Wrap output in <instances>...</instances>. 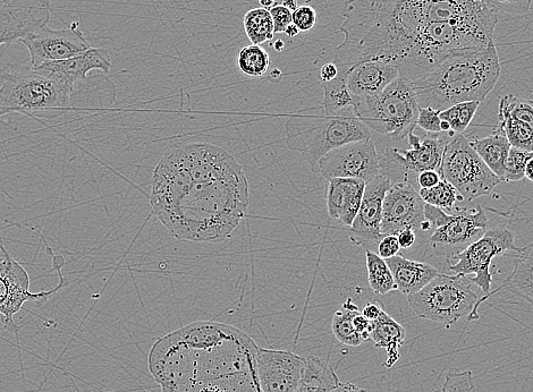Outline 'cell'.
I'll return each mask as SVG.
<instances>
[{
    "mask_svg": "<svg viewBox=\"0 0 533 392\" xmlns=\"http://www.w3.org/2000/svg\"><path fill=\"white\" fill-rule=\"evenodd\" d=\"M20 42L28 48L30 65L33 67L65 61L92 48L78 22L62 30L50 29L48 24L42 25L28 33Z\"/></svg>",
    "mask_w": 533,
    "mask_h": 392,
    "instance_id": "4fadbf2b",
    "label": "cell"
},
{
    "mask_svg": "<svg viewBox=\"0 0 533 392\" xmlns=\"http://www.w3.org/2000/svg\"><path fill=\"white\" fill-rule=\"evenodd\" d=\"M469 278L439 274L418 293L408 296L411 309L419 318L452 326L465 317L478 320L479 296L472 291Z\"/></svg>",
    "mask_w": 533,
    "mask_h": 392,
    "instance_id": "ba28073f",
    "label": "cell"
},
{
    "mask_svg": "<svg viewBox=\"0 0 533 392\" xmlns=\"http://www.w3.org/2000/svg\"><path fill=\"white\" fill-rule=\"evenodd\" d=\"M495 42L456 50L423 78L414 81L420 108L443 110L461 102L484 101L501 76Z\"/></svg>",
    "mask_w": 533,
    "mask_h": 392,
    "instance_id": "277c9868",
    "label": "cell"
},
{
    "mask_svg": "<svg viewBox=\"0 0 533 392\" xmlns=\"http://www.w3.org/2000/svg\"><path fill=\"white\" fill-rule=\"evenodd\" d=\"M504 288L533 306V243L516 253L511 274L506 277L503 285L490 292L487 298Z\"/></svg>",
    "mask_w": 533,
    "mask_h": 392,
    "instance_id": "cb8c5ba5",
    "label": "cell"
},
{
    "mask_svg": "<svg viewBox=\"0 0 533 392\" xmlns=\"http://www.w3.org/2000/svg\"><path fill=\"white\" fill-rule=\"evenodd\" d=\"M338 383L340 379L331 366L319 357L309 356L306 370L295 392H333Z\"/></svg>",
    "mask_w": 533,
    "mask_h": 392,
    "instance_id": "4316f807",
    "label": "cell"
},
{
    "mask_svg": "<svg viewBox=\"0 0 533 392\" xmlns=\"http://www.w3.org/2000/svg\"><path fill=\"white\" fill-rule=\"evenodd\" d=\"M366 182L355 178H332L327 184L328 215L345 227H352L361 207Z\"/></svg>",
    "mask_w": 533,
    "mask_h": 392,
    "instance_id": "44dd1931",
    "label": "cell"
},
{
    "mask_svg": "<svg viewBox=\"0 0 533 392\" xmlns=\"http://www.w3.org/2000/svg\"><path fill=\"white\" fill-rule=\"evenodd\" d=\"M400 73L392 65L382 62H365L350 68L348 88L354 98L378 96Z\"/></svg>",
    "mask_w": 533,
    "mask_h": 392,
    "instance_id": "7402d4cb",
    "label": "cell"
},
{
    "mask_svg": "<svg viewBox=\"0 0 533 392\" xmlns=\"http://www.w3.org/2000/svg\"><path fill=\"white\" fill-rule=\"evenodd\" d=\"M475 390V382L470 371L448 373L442 388L443 392H475Z\"/></svg>",
    "mask_w": 533,
    "mask_h": 392,
    "instance_id": "74e56055",
    "label": "cell"
},
{
    "mask_svg": "<svg viewBox=\"0 0 533 392\" xmlns=\"http://www.w3.org/2000/svg\"><path fill=\"white\" fill-rule=\"evenodd\" d=\"M282 79V72L279 70H273L268 72V80L273 83H278Z\"/></svg>",
    "mask_w": 533,
    "mask_h": 392,
    "instance_id": "816d5d0a",
    "label": "cell"
},
{
    "mask_svg": "<svg viewBox=\"0 0 533 392\" xmlns=\"http://www.w3.org/2000/svg\"><path fill=\"white\" fill-rule=\"evenodd\" d=\"M292 23L300 32H308L316 27L317 12L310 5H303L296 8L292 13Z\"/></svg>",
    "mask_w": 533,
    "mask_h": 392,
    "instance_id": "f35d334b",
    "label": "cell"
},
{
    "mask_svg": "<svg viewBox=\"0 0 533 392\" xmlns=\"http://www.w3.org/2000/svg\"><path fill=\"white\" fill-rule=\"evenodd\" d=\"M354 110L369 130L402 140L416 129L420 106L413 82L399 76L378 96L355 98Z\"/></svg>",
    "mask_w": 533,
    "mask_h": 392,
    "instance_id": "52a82bcc",
    "label": "cell"
},
{
    "mask_svg": "<svg viewBox=\"0 0 533 392\" xmlns=\"http://www.w3.org/2000/svg\"><path fill=\"white\" fill-rule=\"evenodd\" d=\"M385 261L392 271L397 289L406 296L418 293L441 274L428 263L409 260L402 255Z\"/></svg>",
    "mask_w": 533,
    "mask_h": 392,
    "instance_id": "603a6c76",
    "label": "cell"
},
{
    "mask_svg": "<svg viewBox=\"0 0 533 392\" xmlns=\"http://www.w3.org/2000/svg\"><path fill=\"white\" fill-rule=\"evenodd\" d=\"M272 46L277 51H283L285 48L284 42L282 40L275 41V44H272Z\"/></svg>",
    "mask_w": 533,
    "mask_h": 392,
    "instance_id": "9f6ffc18",
    "label": "cell"
},
{
    "mask_svg": "<svg viewBox=\"0 0 533 392\" xmlns=\"http://www.w3.org/2000/svg\"><path fill=\"white\" fill-rule=\"evenodd\" d=\"M524 178H527V180L533 182V157L528 161L526 170H524Z\"/></svg>",
    "mask_w": 533,
    "mask_h": 392,
    "instance_id": "f907efd6",
    "label": "cell"
},
{
    "mask_svg": "<svg viewBox=\"0 0 533 392\" xmlns=\"http://www.w3.org/2000/svg\"><path fill=\"white\" fill-rule=\"evenodd\" d=\"M441 129H442V133H443V132H444V133H448V132L452 131V130H451V125L448 124L446 121H442V123H441Z\"/></svg>",
    "mask_w": 533,
    "mask_h": 392,
    "instance_id": "6f0895ef",
    "label": "cell"
},
{
    "mask_svg": "<svg viewBox=\"0 0 533 392\" xmlns=\"http://www.w3.org/2000/svg\"><path fill=\"white\" fill-rule=\"evenodd\" d=\"M149 201L177 240L221 242L247 216L249 184L226 150L209 143L172 142L155 168Z\"/></svg>",
    "mask_w": 533,
    "mask_h": 392,
    "instance_id": "7a4b0ae2",
    "label": "cell"
},
{
    "mask_svg": "<svg viewBox=\"0 0 533 392\" xmlns=\"http://www.w3.org/2000/svg\"><path fill=\"white\" fill-rule=\"evenodd\" d=\"M397 240H399L401 249H410L417 241L416 232L412 229H404L401 233L397 234Z\"/></svg>",
    "mask_w": 533,
    "mask_h": 392,
    "instance_id": "7dc6e473",
    "label": "cell"
},
{
    "mask_svg": "<svg viewBox=\"0 0 533 392\" xmlns=\"http://www.w3.org/2000/svg\"><path fill=\"white\" fill-rule=\"evenodd\" d=\"M338 75V67L337 65L333 63H327L323 67H321L319 76L321 82H329L337 78Z\"/></svg>",
    "mask_w": 533,
    "mask_h": 392,
    "instance_id": "c3c4849f",
    "label": "cell"
},
{
    "mask_svg": "<svg viewBox=\"0 0 533 392\" xmlns=\"http://www.w3.org/2000/svg\"><path fill=\"white\" fill-rule=\"evenodd\" d=\"M342 15L340 70L382 62L412 82L456 50L495 42L498 22L484 0H345Z\"/></svg>",
    "mask_w": 533,
    "mask_h": 392,
    "instance_id": "6da1fadb",
    "label": "cell"
},
{
    "mask_svg": "<svg viewBox=\"0 0 533 392\" xmlns=\"http://www.w3.org/2000/svg\"><path fill=\"white\" fill-rule=\"evenodd\" d=\"M286 144L318 172V163L329 151L352 142L371 139L369 127L355 114L354 107L336 114L290 117L285 125Z\"/></svg>",
    "mask_w": 533,
    "mask_h": 392,
    "instance_id": "8992f818",
    "label": "cell"
},
{
    "mask_svg": "<svg viewBox=\"0 0 533 392\" xmlns=\"http://www.w3.org/2000/svg\"><path fill=\"white\" fill-rule=\"evenodd\" d=\"M258 349L235 327L194 322L158 339L148 364L162 392H261Z\"/></svg>",
    "mask_w": 533,
    "mask_h": 392,
    "instance_id": "3957f363",
    "label": "cell"
},
{
    "mask_svg": "<svg viewBox=\"0 0 533 392\" xmlns=\"http://www.w3.org/2000/svg\"><path fill=\"white\" fill-rule=\"evenodd\" d=\"M470 143L489 169L499 180L504 181L506 161L512 148L506 136L495 130L492 135L476 139Z\"/></svg>",
    "mask_w": 533,
    "mask_h": 392,
    "instance_id": "484cf974",
    "label": "cell"
},
{
    "mask_svg": "<svg viewBox=\"0 0 533 392\" xmlns=\"http://www.w3.org/2000/svg\"><path fill=\"white\" fill-rule=\"evenodd\" d=\"M533 157V152H527L516 148H511L509 158L506 161L505 182H519L524 178V170L528 161Z\"/></svg>",
    "mask_w": 533,
    "mask_h": 392,
    "instance_id": "d590c367",
    "label": "cell"
},
{
    "mask_svg": "<svg viewBox=\"0 0 533 392\" xmlns=\"http://www.w3.org/2000/svg\"><path fill=\"white\" fill-rule=\"evenodd\" d=\"M244 30L252 45H262L275 36L273 17L266 8H253L244 16Z\"/></svg>",
    "mask_w": 533,
    "mask_h": 392,
    "instance_id": "f546056e",
    "label": "cell"
},
{
    "mask_svg": "<svg viewBox=\"0 0 533 392\" xmlns=\"http://www.w3.org/2000/svg\"><path fill=\"white\" fill-rule=\"evenodd\" d=\"M410 150L387 149L379 156L380 173L392 183L400 182L409 172L422 173L426 170L441 172L447 139L441 133H427L420 136L410 133Z\"/></svg>",
    "mask_w": 533,
    "mask_h": 392,
    "instance_id": "8fae6325",
    "label": "cell"
},
{
    "mask_svg": "<svg viewBox=\"0 0 533 392\" xmlns=\"http://www.w3.org/2000/svg\"><path fill=\"white\" fill-rule=\"evenodd\" d=\"M520 247L515 245V236L509 228L497 227L486 230L479 240L470 244L467 249L447 258L448 266L456 275L468 277L472 284H476L485 296L479 298L477 308L487 301L492 292L493 274L492 263L499 255L509 252L519 253Z\"/></svg>",
    "mask_w": 533,
    "mask_h": 392,
    "instance_id": "30bf717a",
    "label": "cell"
},
{
    "mask_svg": "<svg viewBox=\"0 0 533 392\" xmlns=\"http://www.w3.org/2000/svg\"><path fill=\"white\" fill-rule=\"evenodd\" d=\"M318 172L327 181L332 178H355L369 183L380 173L375 142H352L329 151L319 160Z\"/></svg>",
    "mask_w": 533,
    "mask_h": 392,
    "instance_id": "9a60e30c",
    "label": "cell"
},
{
    "mask_svg": "<svg viewBox=\"0 0 533 392\" xmlns=\"http://www.w3.org/2000/svg\"><path fill=\"white\" fill-rule=\"evenodd\" d=\"M383 304L378 301L368 302L365 308L362 309L361 314L370 322L377 320L384 312Z\"/></svg>",
    "mask_w": 533,
    "mask_h": 392,
    "instance_id": "bcb514c9",
    "label": "cell"
},
{
    "mask_svg": "<svg viewBox=\"0 0 533 392\" xmlns=\"http://www.w3.org/2000/svg\"><path fill=\"white\" fill-rule=\"evenodd\" d=\"M299 33H300V30L296 28L293 23L290 24L289 27H287V29L285 30V34L289 38L298 37Z\"/></svg>",
    "mask_w": 533,
    "mask_h": 392,
    "instance_id": "f5cc1de1",
    "label": "cell"
},
{
    "mask_svg": "<svg viewBox=\"0 0 533 392\" xmlns=\"http://www.w3.org/2000/svg\"><path fill=\"white\" fill-rule=\"evenodd\" d=\"M282 5L292 13L299 7L298 0H283Z\"/></svg>",
    "mask_w": 533,
    "mask_h": 392,
    "instance_id": "db71d44e",
    "label": "cell"
},
{
    "mask_svg": "<svg viewBox=\"0 0 533 392\" xmlns=\"http://www.w3.org/2000/svg\"><path fill=\"white\" fill-rule=\"evenodd\" d=\"M359 313L358 305L354 304L352 298H348L343 303L342 309L335 312L332 320V330L335 338L341 344L358 347L365 342L353 326V319Z\"/></svg>",
    "mask_w": 533,
    "mask_h": 392,
    "instance_id": "f1b7e54d",
    "label": "cell"
},
{
    "mask_svg": "<svg viewBox=\"0 0 533 392\" xmlns=\"http://www.w3.org/2000/svg\"><path fill=\"white\" fill-rule=\"evenodd\" d=\"M498 117H509L533 130V100L509 95L499 99Z\"/></svg>",
    "mask_w": 533,
    "mask_h": 392,
    "instance_id": "d6a6232c",
    "label": "cell"
},
{
    "mask_svg": "<svg viewBox=\"0 0 533 392\" xmlns=\"http://www.w3.org/2000/svg\"><path fill=\"white\" fill-rule=\"evenodd\" d=\"M391 185L392 182L382 174L366 185L358 216L350 227L351 241L365 247L366 250L377 251L378 244L384 237L382 234L384 200Z\"/></svg>",
    "mask_w": 533,
    "mask_h": 392,
    "instance_id": "ac0fdd59",
    "label": "cell"
},
{
    "mask_svg": "<svg viewBox=\"0 0 533 392\" xmlns=\"http://www.w3.org/2000/svg\"><path fill=\"white\" fill-rule=\"evenodd\" d=\"M353 326L362 339L365 340V342L370 339L371 322L366 317H363L361 312L355 315L353 319Z\"/></svg>",
    "mask_w": 533,
    "mask_h": 392,
    "instance_id": "f6af8a7d",
    "label": "cell"
},
{
    "mask_svg": "<svg viewBox=\"0 0 533 392\" xmlns=\"http://www.w3.org/2000/svg\"><path fill=\"white\" fill-rule=\"evenodd\" d=\"M439 174L455 187L464 201L489 195L502 182L463 134L456 135L446 144Z\"/></svg>",
    "mask_w": 533,
    "mask_h": 392,
    "instance_id": "9c48e42d",
    "label": "cell"
},
{
    "mask_svg": "<svg viewBox=\"0 0 533 392\" xmlns=\"http://www.w3.org/2000/svg\"><path fill=\"white\" fill-rule=\"evenodd\" d=\"M406 337L405 329L385 311L371 322L370 339L387 354L385 366L391 369L400 360V349Z\"/></svg>",
    "mask_w": 533,
    "mask_h": 392,
    "instance_id": "d4e9b609",
    "label": "cell"
},
{
    "mask_svg": "<svg viewBox=\"0 0 533 392\" xmlns=\"http://www.w3.org/2000/svg\"><path fill=\"white\" fill-rule=\"evenodd\" d=\"M49 20L47 0H12L11 3L0 4V46L20 42L31 31L48 24Z\"/></svg>",
    "mask_w": 533,
    "mask_h": 392,
    "instance_id": "d6986e66",
    "label": "cell"
},
{
    "mask_svg": "<svg viewBox=\"0 0 533 392\" xmlns=\"http://www.w3.org/2000/svg\"><path fill=\"white\" fill-rule=\"evenodd\" d=\"M441 112L431 108H420L417 126L427 133H442Z\"/></svg>",
    "mask_w": 533,
    "mask_h": 392,
    "instance_id": "ab89813d",
    "label": "cell"
},
{
    "mask_svg": "<svg viewBox=\"0 0 533 392\" xmlns=\"http://www.w3.org/2000/svg\"><path fill=\"white\" fill-rule=\"evenodd\" d=\"M269 66L270 57L264 48L251 45L239 50L238 68L244 75L262 78L269 72Z\"/></svg>",
    "mask_w": 533,
    "mask_h": 392,
    "instance_id": "1f68e13d",
    "label": "cell"
},
{
    "mask_svg": "<svg viewBox=\"0 0 533 392\" xmlns=\"http://www.w3.org/2000/svg\"><path fill=\"white\" fill-rule=\"evenodd\" d=\"M0 250L4 254V260L0 261V314H2L6 329L16 331L18 326H16L14 317L22 310L25 303L47 300L69 283L62 275V268H55L59 276V285L52 291L32 293L28 271L14 260L2 243H0Z\"/></svg>",
    "mask_w": 533,
    "mask_h": 392,
    "instance_id": "7c38bea8",
    "label": "cell"
},
{
    "mask_svg": "<svg viewBox=\"0 0 533 392\" xmlns=\"http://www.w3.org/2000/svg\"><path fill=\"white\" fill-rule=\"evenodd\" d=\"M366 259L368 281L372 292L377 295H386L396 291L397 286L386 261L370 250H366Z\"/></svg>",
    "mask_w": 533,
    "mask_h": 392,
    "instance_id": "4dcf8cb0",
    "label": "cell"
},
{
    "mask_svg": "<svg viewBox=\"0 0 533 392\" xmlns=\"http://www.w3.org/2000/svg\"><path fill=\"white\" fill-rule=\"evenodd\" d=\"M259 4L268 10V8L275 6L276 0H259Z\"/></svg>",
    "mask_w": 533,
    "mask_h": 392,
    "instance_id": "11a10c76",
    "label": "cell"
},
{
    "mask_svg": "<svg viewBox=\"0 0 533 392\" xmlns=\"http://www.w3.org/2000/svg\"><path fill=\"white\" fill-rule=\"evenodd\" d=\"M350 70H338L337 78L321 82L324 89L323 109L325 114H336L354 107L355 98L348 88Z\"/></svg>",
    "mask_w": 533,
    "mask_h": 392,
    "instance_id": "83f0119b",
    "label": "cell"
},
{
    "mask_svg": "<svg viewBox=\"0 0 533 392\" xmlns=\"http://www.w3.org/2000/svg\"><path fill=\"white\" fill-rule=\"evenodd\" d=\"M400 251L401 246L396 235L384 236L377 247V254L384 260L396 257V255H399Z\"/></svg>",
    "mask_w": 533,
    "mask_h": 392,
    "instance_id": "b9f144b4",
    "label": "cell"
},
{
    "mask_svg": "<svg viewBox=\"0 0 533 392\" xmlns=\"http://www.w3.org/2000/svg\"><path fill=\"white\" fill-rule=\"evenodd\" d=\"M270 15L273 17L274 32L285 33L287 27L292 24V12L283 5H275L270 8Z\"/></svg>",
    "mask_w": 533,
    "mask_h": 392,
    "instance_id": "60d3db41",
    "label": "cell"
},
{
    "mask_svg": "<svg viewBox=\"0 0 533 392\" xmlns=\"http://www.w3.org/2000/svg\"><path fill=\"white\" fill-rule=\"evenodd\" d=\"M488 228V217L481 206L476 209H455L448 213L444 224L434 230L428 240L431 255L448 257L459 253L479 240Z\"/></svg>",
    "mask_w": 533,
    "mask_h": 392,
    "instance_id": "5bb4252c",
    "label": "cell"
},
{
    "mask_svg": "<svg viewBox=\"0 0 533 392\" xmlns=\"http://www.w3.org/2000/svg\"><path fill=\"white\" fill-rule=\"evenodd\" d=\"M448 213L443 211V209L430 206V204H425V220L431 225V229L435 230L438 227H441L446 220Z\"/></svg>",
    "mask_w": 533,
    "mask_h": 392,
    "instance_id": "7bdbcfd3",
    "label": "cell"
},
{
    "mask_svg": "<svg viewBox=\"0 0 533 392\" xmlns=\"http://www.w3.org/2000/svg\"><path fill=\"white\" fill-rule=\"evenodd\" d=\"M479 106V101L461 102V104L443 110L439 116L442 121L451 125L453 132L462 134L475 118Z\"/></svg>",
    "mask_w": 533,
    "mask_h": 392,
    "instance_id": "e575fe53",
    "label": "cell"
},
{
    "mask_svg": "<svg viewBox=\"0 0 533 392\" xmlns=\"http://www.w3.org/2000/svg\"><path fill=\"white\" fill-rule=\"evenodd\" d=\"M306 364L307 359L294 353L259 348L256 369L261 392H295Z\"/></svg>",
    "mask_w": 533,
    "mask_h": 392,
    "instance_id": "e0dca14e",
    "label": "cell"
},
{
    "mask_svg": "<svg viewBox=\"0 0 533 392\" xmlns=\"http://www.w3.org/2000/svg\"><path fill=\"white\" fill-rule=\"evenodd\" d=\"M425 204L409 177L392 183L384 200L382 234L397 235L404 229L417 232L425 221Z\"/></svg>",
    "mask_w": 533,
    "mask_h": 392,
    "instance_id": "2e32d148",
    "label": "cell"
},
{
    "mask_svg": "<svg viewBox=\"0 0 533 392\" xmlns=\"http://www.w3.org/2000/svg\"><path fill=\"white\" fill-rule=\"evenodd\" d=\"M33 68L41 75L73 92L76 84L89 78V72L99 70L105 74L109 73L112 68V59L106 49L92 47L86 53L65 59V61L47 63Z\"/></svg>",
    "mask_w": 533,
    "mask_h": 392,
    "instance_id": "ffe728a7",
    "label": "cell"
},
{
    "mask_svg": "<svg viewBox=\"0 0 533 392\" xmlns=\"http://www.w3.org/2000/svg\"><path fill=\"white\" fill-rule=\"evenodd\" d=\"M532 0H484L490 11L511 16H519L529 12Z\"/></svg>",
    "mask_w": 533,
    "mask_h": 392,
    "instance_id": "8d00e7d4",
    "label": "cell"
},
{
    "mask_svg": "<svg viewBox=\"0 0 533 392\" xmlns=\"http://www.w3.org/2000/svg\"><path fill=\"white\" fill-rule=\"evenodd\" d=\"M0 117L21 114L55 119L73 112V92L31 65L8 64L0 71Z\"/></svg>",
    "mask_w": 533,
    "mask_h": 392,
    "instance_id": "5b68a950",
    "label": "cell"
},
{
    "mask_svg": "<svg viewBox=\"0 0 533 392\" xmlns=\"http://www.w3.org/2000/svg\"><path fill=\"white\" fill-rule=\"evenodd\" d=\"M333 392H367L355 385L353 383H338V386L334 389Z\"/></svg>",
    "mask_w": 533,
    "mask_h": 392,
    "instance_id": "681fc988",
    "label": "cell"
},
{
    "mask_svg": "<svg viewBox=\"0 0 533 392\" xmlns=\"http://www.w3.org/2000/svg\"><path fill=\"white\" fill-rule=\"evenodd\" d=\"M441 180V174L435 172V170H426V172H422L418 176V184L421 189H431V187L436 186Z\"/></svg>",
    "mask_w": 533,
    "mask_h": 392,
    "instance_id": "ee69618b",
    "label": "cell"
},
{
    "mask_svg": "<svg viewBox=\"0 0 533 392\" xmlns=\"http://www.w3.org/2000/svg\"><path fill=\"white\" fill-rule=\"evenodd\" d=\"M419 193L425 203L439 209L452 210L456 202L463 201L455 187L444 178L431 189H420Z\"/></svg>",
    "mask_w": 533,
    "mask_h": 392,
    "instance_id": "836d02e7",
    "label": "cell"
}]
</instances>
